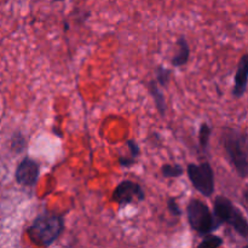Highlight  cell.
<instances>
[{
	"mask_svg": "<svg viewBox=\"0 0 248 248\" xmlns=\"http://www.w3.org/2000/svg\"><path fill=\"white\" fill-rule=\"evenodd\" d=\"M64 230V220L62 216L53 212H44L34 219L28 228V237L31 242L40 246L48 247L57 241Z\"/></svg>",
	"mask_w": 248,
	"mask_h": 248,
	"instance_id": "obj_1",
	"label": "cell"
},
{
	"mask_svg": "<svg viewBox=\"0 0 248 248\" xmlns=\"http://www.w3.org/2000/svg\"><path fill=\"white\" fill-rule=\"evenodd\" d=\"M223 147L230 164L241 178L248 173L247 133L236 128H228L223 133Z\"/></svg>",
	"mask_w": 248,
	"mask_h": 248,
	"instance_id": "obj_2",
	"label": "cell"
},
{
	"mask_svg": "<svg viewBox=\"0 0 248 248\" xmlns=\"http://www.w3.org/2000/svg\"><path fill=\"white\" fill-rule=\"evenodd\" d=\"M213 215L220 224H229L244 239H248V223L244 213L225 196H217L213 203Z\"/></svg>",
	"mask_w": 248,
	"mask_h": 248,
	"instance_id": "obj_3",
	"label": "cell"
},
{
	"mask_svg": "<svg viewBox=\"0 0 248 248\" xmlns=\"http://www.w3.org/2000/svg\"><path fill=\"white\" fill-rule=\"evenodd\" d=\"M186 216L191 229L201 236L212 234L213 232L219 229V227H222L215 215L210 211V207L198 199H193L188 203Z\"/></svg>",
	"mask_w": 248,
	"mask_h": 248,
	"instance_id": "obj_4",
	"label": "cell"
},
{
	"mask_svg": "<svg viewBox=\"0 0 248 248\" xmlns=\"http://www.w3.org/2000/svg\"><path fill=\"white\" fill-rule=\"evenodd\" d=\"M186 171L194 188L205 198H211L215 191V173L210 162L190 164L186 167Z\"/></svg>",
	"mask_w": 248,
	"mask_h": 248,
	"instance_id": "obj_5",
	"label": "cell"
},
{
	"mask_svg": "<svg viewBox=\"0 0 248 248\" xmlns=\"http://www.w3.org/2000/svg\"><path fill=\"white\" fill-rule=\"evenodd\" d=\"M145 199L144 190L138 183L132 181H123L111 195V201L118 203L120 207L131 205V203L142 202Z\"/></svg>",
	"mask_w": 248,
	"mask_h": 248,
	"instance_id": "obj_6",
	"label": "cell"
},
{
	"mask_svg": "<svg viewBox=\"0 0 248 248\" xmlns=\"http://www.w3.org/2000/svg\"><path fill=\"white\" fill-rule=\"evenodd\" d=\"M40 174V165L31 157H24L17 166L15 178L17 183L24 186H34Z\"/></svg>",
	"mask_w": 248,
	"mask_h": 248,
	"instance_id": "obj_7",
	"label": "cell"
},
{
	"mask_svg": "<svg viewBox=\"0 0 248 248\" xmlns=\"http://www.w3.org/2000/svg\"><path fill=\"white\" fill-rule=\"evenodd\" d=\"M248 69V55L245 53L240 60L237 65L236 74H235L234 89H232V96L235 98H241L247 91V72Z\"/></svg>",
	"mask_w": 248,
	"mask_h": 248,
	"instance_id": "obj_8",
	"label": "cell"
},
{
	"mask_svg": "<svg viewBox=\"0 0 248 248\" xmlns=\"http://www.w3.org/2000/svg\"><path fill=\"white\" fill-rule=\"evenodd\" d=\"M189 57H190V47L186 41V36L181 35L177 40V51L172 57L171 63L173 67H182L188 63Z\"/></svg>",
	"mask_w": 248,
	"mask_h": 248,
	"instance_id": "obj_9",
	"label": "cell"
},
{
	"mask_svg": "<svg viewBox=\"0 0 248 248\" xmlns=\"http://www.w3.org/2000/svg\"><path fill=\"white\" fill-rule=\"evenodd\" d=\"M149 91L152 97L154 98L155 106H156L157 111H159L161 115H165L167 110V106H166V101H165V96L162 93L161 89L157 85L156 81H150L149 82Z\"/></svg>",
	"mask_w": 248,
	"mask_h": 248,
	"instance_id": "obj_10",
	"label": "cell"
},
{
	"mask_svg": "<svg viewBox=\"0 0 248 248\" xmlns=\"http://www.w3.org/2000/svg\"><path fill=\"white\" fill-rule=\"evenodd\" d=\"M184 172L183 167L181 165H164L161 167V174L165 178H177V177L182 176Z\"/></svg>",
	"mask_w": 248,
	"mask_h": 248,
	"instance_id": "obj_11",
	"label": "cell"
},
{
	"mask_svg": "<svg viewBox=\"0 0 248 248\" xmlns=\"http://www.w3.org/2000/svg\"><path fill=\"white\" fill-rule=\"evenodd\" d=\"M212 130L207 124H202L200 126V131H199V142H200V147L202 148L203 152H207L208 143H210V137Z\"/></svg>",
	"mask_w": 248,
	"mask_h": 248,
	"instance_id": "obj_12",
	"label": "cell"
},
{
	"mask_svg": "<svg viewBox=\"0 0 248 248\" xmlns=\"http://www.w3.org/2000/svg\"><path fill=\"white\" fill-rule=\"evenodd\" d=\"M223 245V239L220 236H216V235L207 234L203 236V240L199 245V248H217Z\"/></svg>",
	"mask_w": 248,
	"mask_h": 248,
	"instance_id": "obj_13",
	"label": "cell"
},
{
	"mask_svg": "<svg viewBox=\"0 0 248 248\" xmlns=\"http://www.w3.org/2000/svg\"><path fill=\"white\" fill-rule=\"evenodd\" d=\"M170 79H171V70L167 69V68L159 65L156 68V82L159 86L161 87H167L169 85Z\"/></svg>",
	"mask_w": 248,
	"mask_h": 248,
	"instance_id": "obj_14",
	"label": "cell"
},
{
	"mask_svg": "<svg viewBox=\"0 0 248 248\" xmlns=\"http://www.w3.org/2000/svg\"><path fill=\"white\" fill-rule=\"evenodd\" d=\"M26 138L21 132H15L11 138V149L15 153H22L26 149Z\"/></svg>",
	"mask_w": 248,
	"mask_h": 248,
	"instance_id": "obj_15",
	"label": "cell"
},
{
	"mask_svg": "<svg viewBox=\"0 0 248 248\" xmlns=\"http://www.w3.org/2000/svg\"><path fill=\"white\" fill-rule=\"evenodd\" d=\"M167 208H169L170 213L173 217H179L182 215L181 208H179L178 203H177V201L174 199H169V201H167Z\"/></svg>",
	"mask_w": 248,
	"mask_h": 248,
	"instance_id": "obj_16",
	"label": "cell"
},
{
	"mask_svg": "<svg viewBox=\"0 0 248 248\" xmlns=\"http://www.w3.org/2000/svg\"><path fill=\"white\" fill-rule=\"evenodd\" d=\"M127 147L131 153V156L136 159V157L140 155V145H138L135 140H127Z\"/></svg>",
	"mask_w": 248,
	"mask_h": 248,
	"instance_id": "obj_17",
	"label": "cell"
},
{
	"mask_svg": "<svg viewBox=\"0 0 248 248\" xmlns=\"http://www.w3.org/2000/svg\"><path fill=\"white\" fill-rule=\"evenodd\" d=\"M53 1H63V0H53Z\"/></svg>",
	"mask_w": 248,
	"mask_h": 248,
	"instance_id": "obj_18",
	"label": "cell"
}]
</instances>
